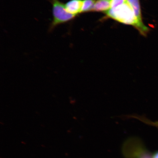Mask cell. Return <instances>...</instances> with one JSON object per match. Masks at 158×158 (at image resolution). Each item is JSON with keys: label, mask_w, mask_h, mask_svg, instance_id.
Listing matches in <instances>:
<instances>
[{"label": "cell", "mask_w": 158, "mask_h": 158, "mask_svg": "<svg viewBox=\"0 0 158 158\" xmlns=\"http://www.w3.org/2000/svg\"><path fill=\"white\" fill-rule=\"evenodd\" d=\"M52 5L53 19L49 27V31H52L58 25L68 22L76 16L67 12L65 4L59 0H51Z\"/></svg>", "instance_id": "cell-2"}, {"label": "cell", "mask_w": 158, "mask_h": 158, "mask_svg": "<svg viewBox=\"0 0 158 158\" xmlns=\"http://www.w3.org/2000/svg\"><path fill=\"white\" fill-rule=\"evenodd\" d=\"M106 14L108 17L120 23L133 26L144 36L147 35L149 31L147 27L138 21L133 9L127 1L115 8L110 9Z\"/></svg>", "instance_id": "cell-1"}, {"label": "cell", "mask_w": 158, "mask_h": 158, "mask_svg": "<svg viewBox=\"0 0 158 158\" xmlns=\"http://www.w3.org/2000/svg\"><path fill=\"white\" fill-rule=\"evenodd\" d=\"M154 124L155 126H158V121L156 122L155 123H154Z\"/></svg>", "instance_id": "cell-8"}, {"label": "cell", "mask_w": 158, "mask_h": 158, "mask_svg": "<svg viewBox=\"0 0 158 158\" xmlns=\"http://www.w3.org/2000/svg\"><path fill=\"white\" fill-rule=\"evenodd\" d=\"M112 0H98L95 2L92 11H107L111 9Z\"/></svg>", "instance_id": "cell-4"}, {"label": "cell", "mask_w": 158, "mask_h": 158, "mask_svg": "<svg viewBox=\"0 0 158 158\" xmlns=\"http://www.w3.org/2000/svg\"><path fill=\"white\" fill-rule=\"evenodd\" d=\"M133 9L137 20L141 24H143L142 21L141 8L139 0H127Z\"/></svg>", "instance_id": "cell-5"}, {"label": "cell", "mask_w": 158, "mask_h": 158, "mask_svg": "<svg viewBox=\"0 0 158 158\" xmlns=\"http://www.w3.org/2000/svg\"><path fill=\"white\" fill-rule=\"evenodd\" d=\"M83 0H70L65 4L68 12L76 16L82 13Z\"/></svg>", "instance_id": "cell-3"}, {"label": "cell", "mask_w": 158, "mask_h": 158, "mask_svg": "<svg viewBox=\"0 0 158 158\" xmlns=\"http://www.w3.org/2000/svg\"><path fill=\"white\" fill-rule=\"evenodd\" d=\"M152 158H158V152L154 154L152 156Z\"/></svg>", "instance_id": "cell-7"}, {"label": "cell", "mask_w": 158, "mask_h": 158, "mask_svg": "<svg viewBox=\"0 0 158 158\" xmlns=\"http://www.w3.org/2000/svg\"><path fill=\"white\" fill-rule=\"evenodd\" d=\"M95 2V0H84L83 1L82 13L92 11Z\"/></svg>", "instance_id": "cell-6"}]
</instances>
